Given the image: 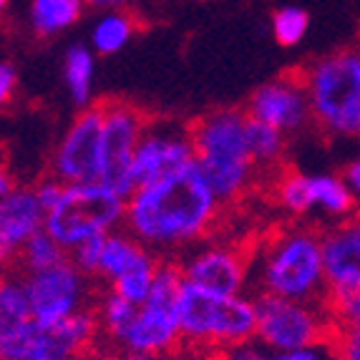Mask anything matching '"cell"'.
I'll return each instance as SVG.
<instances>
[{"mask_svg": "<svg viewBox=\"0 0 360 360\" xmlns=\"http://www.w3.org/2000/svg\"><path fill=\"white\" fill-rule=\"evenodd\" d=\"M18 89V73L8 60H0V111L13 101Z\"/></svg>", "mask_w": 360, "mask_h": 360, "instance_id": "cell-34", "label": "cell"}, {"mask_svg": "<svg viewBox=\"0 0 360 360\" xmlns=\"http://www.w3.org/2000/svg\"><path fill=\"white\" fill-rule=\"evenodd\" d=\"M63 189H66V184L51 174V176H46V179H41L36 186H33V194H36L41 210L49 212V210H53V207L60 202V194H63Z\"/></svg>", "mask_w": 360, "mask_h": 360, "instance_id": "cell-31", "label": "cell"}, {"mask_svg": "<svg viewBox=\"0 0 360 360\" xmlns=\"http://www.w3.org/2000/svg\"><path fill=\"white\" fill-rule=\"evenodd\" d=\"M358 217H360V205H358Z\"/></svg>", "mask_w": 360, "mask_h": 360, "instance_id": "cell-42", "label": "cell"}, {"mask_svg": "<svg viewBox=\"0 0 360 360\" xmlns=\"http://www.w3.org/2000/svg\"><path fill=\"white\" fill-rule=\"evenodd\" d=\"M63 259H68V252L46 232V229H41V232L33 234V237L25 242L23 250H20L18 267L23 270V275H30V272H41V270H49V267H56V264H60Z\"/></svg>", "mask_w": 360, "mask_h": 360, "instance_id": "cell-26", "label": "cell"}, {"mask_svg": "<svg viewBox=\"0 0 360 360\" xmlns=\"http://www.w3.org/2000/svg\"><path fill=\"white\" fill-rule=\"evenodd\" d=\"M159 255H154L146 245L134 237L127 229H114L103 237L101 262H98V275L106 280V285L121 283L129 277L139 275H154L159 267Z\"/></svg>", "mask_w": 360, "mask_h": 360, "instance_id": "cell-19", "label": "cell"}, {"mask_svg": "<svg viewBox=\"0 0 360 360\" xmlns=\"http://www.w3.org/2000/svg\"><path fill=\"white\" fill-rule=\"evenodd\" d=\"M127 214V197H121L101 181L66 184L60 202L46 212L43 229L68 255L94 237L119 229Z\"/></svg>", "mask_w": 360, "mask_h": 360, "instance_id": "cell-6", "label": "cell"}, {"mask_svg": "<svg viewBox=\"0 0 360 360\" xmlns=\"http://www.w3.org/2000/svg\"><path fill=\"white\" fill-rule=\"evenodd\" d=\"M197 169L222 205L240 202L259 172L247 149V114L240 108H217L189 127Z\"/></svg>", "mask_w": 360, "mask_h": 360, "instance_id": "cell-3", "label": "cell"}, {"mask_svg": "<svg viewBox=\"0 0 360 360\" xmlns=\"http://www.w3.org/2000/svg\"><path fill=\"white\" fill-rule=\"evenodd\" d=\"M247 149L257 172L280 169L288 151V136L277 129L267 127L262 121H255L247 116Z\"/></svg>", "mask_w": 360, "mask_h": 360, "instance_id": "cell-24", "label": "cell"}, {"mask_svg": "<svg viewBox=\"0 0 360 360\" xmlns=\"http://www.w3.org/2000/svg\"><path fill=\"white\" fill-rule=\"evenodd\" d=\"M257 307L252 295H217L184 283L179 292L181 345L210 358L255 340Z\"/></svg>", "mask_w": 360, "mask_h": 360, "instance_id": "cell-5", "label": "cell"}, {"mask_svg": "<svg viewBox=\"0 0 360 360\" xmlns=\"http://www.w3.org/2000/svg\"><path fill=\"white\" fill-rule=\"evenodd\" d=\"M184 285L179 262L174 257H162L156 267L151 292L141 305H136L134 323L127 335L116 345L119 353L162 355L181 348L179 333V292Z\"/></svg>", "mask_w": 360, "mask_h": 360, "instance_id": "cell-7", "label": "cell"}, {"mask_svg": "<svg viewBox=\"0 0 360 360\" xmlns=\"http://www.w3.org/2000/svg\"><path fill=\"white\" fill-rule=\"evenodd\" d=\"M342 181L348 184V189L355 194V199L360 202V154L355 156V159H350L348 167L342 169Z\"/></svg>", "mask_w": 360, "mask_h": 360, "instance_id": "cell-35", "label": "cell"}, {"mask_svg": "<svg viewBox=\"0 0 360 360\" xmlns=\"http://www.w3.org/2000/svg\"><path fill=\"white\" fill-rule=\"evenodd\" d=\"M328 310L335 328H360V290L330 297Z\"/></svg>", "mask_w": 360, "mask_h": 360, "instance_id": "cell-28", "label": "cell"}, {"mask_svg": "<svg viewBox=\"0 0 360 360\" xmlns=\"http://www.w3.org/2000/svg\"><path fill=\"white\" fill-rule=\"evenodd\" d=\"M101 129L103 106L91 103L78 114L60 136L51 159V174L63 184L98 181L101 176Z\"/></svg>", "mask_w": 360, "mask_h": 360, "instance_id": "cell-15", "label": "cell"}, {"mask_svg": "<svg viewBox=\"0 0 360 360\" xmlns=\"http://www.w3.org/2000/svg\"><path fill=\"white\" fill-rule=\"evenodd\" d=\"M84 8V0H30L28 25L38 38L60 36L81 20Z\"/></svg>", "mask_w": 360, "mask_h": 360, "instance_id": "cell-21", "label": "cell"}, {"mask_svg": "<svg viewBox=\"0 0 360 360\" xmlns=\"http://www.w3.org/2000/svg\"><path fill=\"white\" fill-rule=\"evenodd\" d=\"M101 129V176L98 181L111 186L121 197L134 192L131 159L139 141L144 136L149 119L141 108L129 101H106Z\"/></svg>", "mask_w": 360, "mask_h": 360, "instance_id": "cell-11", "label": "cell"}, {"mask_svg": "<svg viewBox=\"0 0 360 360\" xmlns=\"http://www.w3.org/2000/svg\"><path fill=\"white\" fill-rule=\"evenodd\" d=\"M18 189V181L13 176V172L6 167V164H0V197H8Z\"/></svg>", "mask_w": 360, "mask_h": 360, "instance_id": "cell-38", "label": "cell"}, {"mask_svg": "<svg viewBox=\"0 0 360 360\" xmlns=\"http://www.w3.org/2000/svg\"><path fill=\"white\" fill-rule=\"evenodd\" d=\"M121 360H159V358L146 353H121Z\"/></svg>", "mask_w": 360, "mask_h": 360, "instance_id": "cell-39", "label": "cell"}, {"mask_svg": "<svg viewBox=\"0 0 360 360\" xmlns=\"http://www.w3.org/2000/svg\"><path fill=\"white\" fill-rule=\"evenodd\" d=\"M23 285L36 323L53 325L91 307V277L78 270L71 257L49 270L23 275Z\"/></svg>", "mask_w": 360, "mask_h": 360, "instance_id": "cell-13", "label": "cell"}, {"mask_svg": "<svg viewBox=\"0 0 360 360\" xmlns=\"http://www.w3.org/2000/svg\"><path fill=\"white\" fill-rule=\"evenodd\" d=\"M300 78L312 124L330 139H360V46L320 56Z\"/></svg>", "mask_w": 360, "mask_h": 360, "instance_id": "cell-4", "label": "cell"}, {"mask_svg": "<svg viewBox=\"0 0 360 360\" xmlns=\"http://www.w3.org/2000/svg\"><path fill=\"white\" fill-rule=\"evenodd\" d=\"M30 320L33 315H30L23 277L0 270V355L28 328Z\"/></svg>", "mask_w": 360, "mask_h": 360, "instance_id": "cell-20", "label": "cell"}, {"mask_svg": "<svg viewBox=\"0 0 360 360\" xmlns=\"http://www.w3.org/2000/svg\"><path fill=\"white\" fill-rule=\"evenodd\" d=\"M0 360H15V358H3V355H0Z\"/></svg>", "mask_w": 360, "mask_h": 360, "instance_id": "cell-41", "label": "cell"}, {"mask_svg": "<svg viewBox=\"0 0 360 360\" xmlns=\"http://www.w3.org/2000/svg\"><path fill=\"white\" fill-rule=\"evenodd\" d=\"M328 348L335 360H360V328H335Z\"/></svg>", "mask_w": 360, "mask_h": 360, "instance_id": "cell-29", "label": "cell"}, {"mask_svg": "<svg viewBox=\"0 0 360 360\" xmlns=\"http://www.w3.org/2000/svg\"><path fill=\"white\" fill-rule=\"evenodd\" d=\"M8 11V0H0V15Z\"/></svg>", "mask_w": 360, "mask_h": 360, "instance_id": "cell-40", "label": "cell"}, {"mask_svg": "<svg viewBox=\"0 0 360 360\" xmlns=\"http://www.w3.org/2000/svg\"><path fill=\"white\" fill-rule=\"evenodd\" d=\"M328 300L360 290V217L330 224L323 232Z\"/></svg>", "mask_w": 360, "mask_h": 360, "instance_id": "cell-17", "label": "cell"}, {"mask_svg": "<svg viewBox=\"0 0 360 360\" xmlns=\"http://www.w3.org/2000/svg\"><path fill=\"white\" fill-rule=\"evenodd\" d=\"M101 328L94 307L73 312L71 318L53 325L30 320L28 328L11 342L3 358L15 360H76L81 353L98 345Z\"/></svg>", "mask_w": 360, "mask_h": 360, "instance_id": "cell-10", "label": "cell"}, {"mask_svg": "<svg viewBox=\"0 0 360 360\" xmlns=\"http://www.w3.org/2000/svg\"><path fill=\"white\" fill-rule=\"evenodd\" d=\"M264 355H267V350L257 340H250L222 350L219 355H214V360H264Z\"/></svg>", "mask_w": 360, "mask_h": 360, "instance_id": "cell-33", "label": "cell"}, {"mask_svg": "<svg viewBox=\"0 0 360 360\" xmlns=\"http://www.w3.org/2000/svg\"><path fill=\"white\" fill-rule=\"evenodd\" d=\"M176 262L184 283L207 292L242 295L252 280V255L232 242H199Z\"/></svg>", "mask_w": 360, "mask_h": 360, "instance_id": "cell-12", "label": "cell"}, {"mask_svg": "<svg viewBox=\"0 0 360 360\" xmlns=\"http://www.w3.org/2000/svg\"><path fill=\"white\" fill-rule=\"evenodd\" d=\"M106 237V234H103ZM103 237H94V240L84 242L81 247H76L68 257L71 262L76 264L78 270L84 272L89 277H96L98 275V262H101V250H103Z\"/></svg>", "mask_w": 360, "mask_h": 360, "instance_id": "cell-30", "label": "cell"}, {"mask_svg": "<svg viewBox=\"0 0 360 360\" xmlns=\"http://www.w3.org/2000/svg\"><path fill=\"white\" fill-rule=\"evenodd\" d=\"M257 290L288 300L328 302L323 232L305 222L277 227L252 255Z\"/></svg>", "mask_w": 360, "mask_h": 360, "instance_id": "cell-2", "label": "cell"}, {"mask_svg": "<svg viewBox=\"0 0 360 360\" xmlns=\"http://www.w3.org/2000/svg\"><path fill=\"white\" fill-rule=\"evenodd\" d=\"M328 345V342H325ZM325 345H310V348H297V350H280V353H267L264 360H335L333 350Z\"/></svg>", "mask_w": 360, "mask_h": 360, "instance_id": "cell-32", "label": "cell"}, {"mask_svg": "<svg viewBox=\"0 0 360 360\" xmlns=\"http://www.w3.org/2000/svg\"><path fill=\"white\" fill-rule=\"evenodd\" d=\"M275 205L292 219L320 217L333 224L345 222L358 214V199L342 181L340 174H302V172H280L272 184Z\"/></svg>", "mask_w": 360, "mask_h": 360, "instance_id": "cell-9", "label": "cell"}, {"mask_svg": "<svg viewBox=\"0 0 360 360\" xmlns=\"http://www.w3.org/2000/svg\"><path fill=\"white\" fill-rule=\"evenodd\" d=\"M222 207L194 164L179 174L134 189L127 197L124 229L154 255L186 252L214 232Z\"/></svg>", "mask_w": 360, "mask_h": 360, "instance_id": "cell-1", "label": "cell"}, {"mask_svg": "<svg viewBox=\"0 0 360 360\" xmlns=\"http://www.w3.org/2000/svg\"><path fill=\"white\" fill-rule=\"evenodd\" d=\"M94 310H96L101 338L111 345V348H116V345L121 342V338L127 335L129 325L134 323L136 305L129 302V300H124V297H119L116 292L108 290L101 300H98V305L94 307Z\"/></svg>", "mask_w": 360, "mask_h": 360, "instance_id": "cell-25", "label": "cell"}, {"mask_svg": "<svg viewBox=\"0 0 360 360\" xmlns=\"http://www.w3.org/2000/svg\"><path fill=\"white\" fill-rule=\"evenodd\" d=\"M86 6L94 8V11H127L129 6H131L134 0H84Z\"/></svg>", "mask_w": 360, "mask_h": 360, "instance_id": "cell-37", "label": "cell"}, {"mask_svg": "<svg viewBox=\"0 0 360 360\" xmlns=\"http://www.w3.org/2000/svg\"><path fill=\"white\" fill-rule=\"evenodd\" d=\"M245 114L283 131L285 136L302 131L312 119L300 73H285L262 84L250 96Z\"/></svg>", "mask_w": 360, "mask_h": 360, "instance_id": "cell-16", "label": "cell"}, {"mask_svg": "<svg viewBox=\"0 0 360 360\" xmlns=\"http://www.w3.org/2000/svg\"><path fill=\"white\" fill-rule=\"evenodd\" d=\"M197 164L189 127L174 121H149L131 159V186H146Z\"/></svg>", "mask_w": 360, "mask_h": 360, "instance_id": "cell-14", "label": "cell"}, {"mask_svg": "<svg viewBox=\"0 0 360 360\" xmlns=\"http://www.w3.org/2000/svg\"><path fill=\"white\" fill-rule=\"evenodd\" d=\"M63 84L73 106L86 108L94 98V84H96V53L84 46L73 43L63 56Z\"/></svg>", "mask_w": 360, "mask_h": 360, "instance_id": "cell-22", "label": "cell"}, {"mask_svg": "<svg viewBox=\"0 0 360 360\" xmlns=\"http://www.w3.org/2000/svg\"><path fill=\"white\" fill-rule=\"evenodd\" d=\"M46 212L38 205L33 186H18L13 194L0 197V270L15 267L20 250L43 229Z\"/></svg>", "mask_w": 360, "mask_h": 360, "instance_id": "cell-18", "label": "cell"}, {"mask_svg": "<svg viewBox=\"0 0 360 360\" xmlns=\"http://www.w3.org/2000/svg\"><path fill=\"white\" fill-rule=\"evenodd\" d=\"M139 23L129 11H108L94 23L89 36V49L96 56H114L134 41Z\"/></svg>", "mask_w": 360, "mask_h": 360, "instance_id": "cell-23", "label": "cell"}, {"mask_svg": "<svg viewBox=\"0 0 360 360\" xmlns=\"http://www.w3.org/2000/svg\"><path fill=\"white\" fill-rule=\"evenodd\" d=\"M255 307H257L255 340L267 353L325 345L335 330L328 302H302L257 292Z\"/></svg>", "mask_w": 360, "mask_h": 360, "instance_id": "cell-8", "label": "cell"}, {"mask_svg": "<svg viewBox=\"0 0 360 360\" xmlns=\"http://www.w3.org/2000/svg\"><path fill=\"white\" fill-rule=\"evenodd\" d=\"M76 360H121V353H116V348H111V345H94V348H89L86 353H81Z\"/></svg>", "mask_w": 360, "mask_h": 360, "instance_id": "cell-36", "label": "cell"}, {"mask_svg": "<svg viewBox=\"0 0 360 360\" xmlns=\"http://www.w3.org/2000/svg\"><path fill=\"white\" fill-rule=\"evenodd\" d=\"M270 28L277 46L295 49V46H300L305 41L307 30H310V15L297 6H283L272 13Z\"/></svg>", "mask_w": 360, "mask_h": 360, "instance_id": "cell-27", "label": "cell"}]
</instances>
